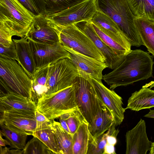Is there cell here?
Masks as SVG:
<instances>
[{
    "label": "cell",
    "mask_w": 154,
    "mask_h": 154,
    "mask_svg": "<svg viewBox=\"0 0 154 154\" xmlns=\"http://www.w3.org/2000/svg\"><path fill=\"white\" fill-rule=\"evenodd\" d=\"M78 71L70 59L64 58L36 71L32 82V96L36 100L72 85Z\"/></svg>",
    "instance_id": "obj_1"
},
{
    "label": "cell",
    "mask_w": 154,
    "mask_h": 154,
    "mask_svg": "<svg viewBox=\"0 0 154 154\" xmlns=\"http://www.w3.org/2000/svg\"><path fill=\"white\" fill-rule=\"evenodd\" d=\"M153 57L140 49L131 50L124 56L113 70L103 75V80L113 90L152 76Z\"/></svg>",
    "instance_id": "obj_2"
},
{
    "label": "cell",
    "mask_w": 154,
    "mask_h": 154,
    "mask_svg": "<svg viewBox=\"0 0 154 154\" xmlns=\"http://www.w3.org/2000/svg\"><path fill=\"white\" fill-rule=\"evenodd\" d=\"M95 3L97 11L107 15L118 25L131 46L143 45L127 0H95Z\"/></svg>",
    "instance_id": "obj_3"
},
{
    "label": "cell",
    "mask_w": 154,
    "mask_h": 154,
    "mask_svg": "<svg viewBox=\"0 0 154 154\" xmlns=\"http://www.w3.org/2000/svg\"><path fill=\"white\" fill-rule=\"evenodd\" d=\"M34 16L17 0H0V24L12 36L24 37Z\"/></svg>",
    "instance_id": "obj_4"
},
{
    "label": "cell",
    "mask_w": 154,
    "mask_h": 154,
    "mask_svg": "<svg viewBox=\"0 0 154 154\" xmlns=\"http://www.w3.org/2000/svg\"><path fill=\"white\" fill-rule=\"evenodd\" d=\"M0 82L7 92L17 94L33 100L32 80L16 60L0 57Z\"/></svg>",
    "instance_id": "obj_5"
},
{
    "label": "cell",
    "mask_w": 154,
    "mask_h": 154,
    "mask_svg": "<svg viewBox=\"0 0 154 154\" xmlns=\"http://www.w3.org/2000/svg\"><path fill=\"white\" fill-rule=\"evenodd\" d=\"M77 69L78 73L75 80L76 103L89 125L101 112L103 105L97 97L90 75Z\"/></svg>",
    "instance_id": "obj_6"
},
{
    "label": "cell",
    "mask_w": 154,
    "mask_h": 154,
    "mask_svg": "<svg viewBox=\"0 0 154 154\" xmlns=\"http://www.w3.org/2000/svg\"><path fill=\"white\" fill-rule=\"evenodd\" d=\"M75 81L73 84L55 94L39 99L37 110L50 120L78 108L75 97Z\"/></svg>",
    "instance_id": "obj_7"
},
{
    "label": "cell",
    "mask_w": 154,
    "mask_h": 154,
    "mask_svg": "<svg viewBox=\"0 0 154 154\" xmlns=\"http://www.w3.org/2000/svg\"><path fill=\"white\" fill-rule=\"evenodd\" d=\"M56 26L59 32L60 42L62 45L105 62V57L93 41L75 25Z\"/></svg>",
    "instance_id": "obj_8"
},
{
    "label": "cell",
    "mask_w": 154,
    "mask_h": 154,
    "mask_svg": "<svg viewBox=\"0 0 154 154\" xmlns=\"http://www.w3.org/2000/svg\"><path fill=\"white\" fill-rule=\"evenodd\" d=\"M97 11L95 0H84L58 12L47 15L56 25L66 26L83 21H91Z\"/></svg>",
    "instance_id": "obj_9"
},
{
    "label": "cell",
    "mask_w": 154,
    "mask_h": 154,
    "mask_svg": "<svg viewBox=\"0 0 154 154\" xmlns=\"http://www.w3.org/2000/svg\"><path fill=\"white\" fill-rule=\"evenodd\" d=\"M28 40L36 70L60 60L70 59L69 53L63 48L60 42L47 44Z\"/></svg>",
    "instance_id": "obj_10"
},
{
    "label": "cell",
    "mask_w": 154,
    "mask_h": 154,
    "mask_svg": "<svg viewBox=\"0 0 154 154\" xmlns=\"http://www.w3.org/2000/svg\"><path fill=\"white\" fill-rule=\"evenodd\" d=\"M24 38L44 44H54L60 42L59 32L56 25L46 15L34 16Z\"/></svg>",
    "instance_id": "obj_11"
},
{
    "label": "cell",
    "mask_w": 154,
    "mask_h": 154,
    "mask_svg": "<svg viewBox=\"0 0 154 154\" xmlns=\"http://www.w3.org/2000/svg\"><path fill=\"white\" fill-rule=\"evenodd\" d=\"M91 77L98 98L111 113L116 126L120 125L124 119L126 110L123 107L122 97L106 87L101 80Z\"/></svg>",
    "instance_id": "obj_12"
},
{
    "label": "cell",
    "mask_w": 154,
    "mask_h": 154,
    "mask_svg": "<svg viewBox=\"0 0 154 154\" xmlns=\"http://www.w3.org/2000/svg\"><path fill=\"white\" fill-rule=\"evenodd\" d=\"M1 111L2 113L0 122L13 130L32 135L37 125L35 112L14 109Z\"/></svg>",
    "instance_id": "obj_13"
},
{
    "label": "cell",
    "mask_w": 154,
    "mask_h": 154,
    "mask_svg": "<svg viewBox=\"0 0 154 154\" xmlns=\"http://www.w3.org/2000/svg\"><path fill=\"white\" fill-rule=\"evenodd\" d=\"M146 128L145 121L140 119L135 127L126 132V154H146L149 150L152 142L148 138Z\"/></svg>",
    "instance_id": "obj_14"
},
{
    "label": "cell",
    "mask_w": 154,
    "mask_h": 154,
    "mask_svg": "<svg viewBox=\"0 0 154 154\" xmlns=\"http://www.w3.org/2000/svg\"><path fill=\"white\" fill-rule=\"evenodd\" d=\"M74 24L89 37L102 53L108 68L113 69L120 64L124 56L117 55L100 39L91 21H83Z\"/></svg>",
    "instance_id": "obj_15"
},
{
    "label": "cell",
    "mask_w": 154,
    "mask_h": 154,
    "mask_svg": "<svg viewBox=\"0 0 154 154\" xmlns=\"http://www.w3.org/2000/svg\"><path fill=\"white\" fill-rule=\"evenodd\" d=\"M63 46L69 53V59L77 68L97 79H103V71L108 67L105 62L80 53L68 47Z\"/></svg>",
    "instance_id": "obj_16"
},
{
    "label": "cell",
    "mask_w": 154,
    "mask_h": 154,
    "mask_svg": "<svg viewBox=\"0 0 154 154\" xmlns=\"http://www.w3.org/2000/svg\"><path fill=\"white\" fill-rule=\"evenodd\" d=\"M103 32L128 49L131 45L118 25L105 14L96 11L91 20Z\"/></svg>",
    "instance_id": "obj_17"
},
{
    "label": "cell",
    "mask_w": 154,
    "mask_h": 154,
    "mask_svg": "<svg viewBox=\"0 0 154 154\" xmlns=\"http://www.w3.org/2000/svg\"><path fill=\"white\" fill-rule=\"evenodd\" d=\"M0 102V111L9 109L33 112L37 110V104L32 99L15 93H1Z\"/></svg>",
    "instance_id": "obj_18"
},
{
    "label": "cell",
    "mask_w": 154,
    "mask_h": 154,
    "mask_svg": "<svg viewBox=\"0 0 154 154\" xmlns=\"http://www.w3.org/2000/svg\"><path fill=\"white\" fill-rule=\"evenodd\" d=\"M13 40L16 49V60L32 79L36 70L28 41L24 37L18 40L13 39Z\"/></svg>",
    "instance_id": "obj_19"
},
{
    "label": "cell",
    "mask_w": 154,
    "mask_h": 154,
    "mask_svg": "<svg viewBox=\"0 0 154 154\" xmlns=\"http://www.w3.org/2000/svg\"><path fill=\"white\" fill-rule=\"evenodd\" d=\"M154 107V90L143 87L132 94L128 100L125 109L138 111Z\"/></svg>",
    "instance_id": "obj_20"
},
{
    "label": "cell",
    "mask_w": 154,
    "mask_h": 154,
    "mask_svg": "<svg viewBox=\"0 0 154 154\" xmlns=\"http://www.w3.org/2000/svg\"><path fill=\"white\" fill-rule=\"evenodd\" d=\"M32 136L42 141L54 154H59L51 120L43 122H37Z\"/></svg>",
    "instance_id": "obj_21"
},
{
    "label": "cell",
    "mask_w": 154,
    "mask_h": 154,
    "mask_svg": "<svg viewBox=\"0 0 154 154\" xmlns=\"http://www.w3.org/2000/svg\"><path fill=\"white\" fill-rule=\"evenodd\" d=\"M134 21L143 45L154 56V22L135 17Z\"/></svg>",
    "instance_id": "obj_22"
},
{
    "label": "cell",
    "mask_w": 154,
    "mask_h": 154,
    "mask_svg": "<svg viewBox=\"0 0 154 154\" xmlns=\"http://www.w3.org/2000/svg\"><path fill=\"white\" fill-rule=\"evenodd\" d=\"M59 154H73V135L67 131L60 122L51 120Z\"/></svg>",
    "instance_id": "obj_23"
},
{
    "label": "cell",
    "mask_w": 154,
    "mask_h": 154,
    "mask_svg": "<svg viewBox=\"0 0 154 154\" xmlns=\"http://www.w3.org/2000/svg\"><path fill=\"white\" fill-rule=\"evenodd\" d=\"M114 122L111 113L103 105L101 111L94 121L89 125V129L94 137L99 136L107 131Z\"/></svg>",
    "instance_id": "obj_24"
},
{
    "label": "cell",
    "mask_w": 154,
    "mask_h": 154,
    "mask_svg": "<svg viewBox=\"0 0 154 154\" xmlns=\"http://www.w3.org/2000/svg\"><path fill=\"white\" fill-rule=\"evenodd\" d=\"M134 17L154 22V0H127Z\"/></svg>",
    "instance_id": "obj_25"
},
{
    "label": "cell",
    "mask_w": 154,
    "mask_h": 154,
    "mask_svg": "<svg viewBox=\"0 0 154 154\" xmlns=\"http://www.w3.org/2000/svg\"><path fill=\"white\" fill-rule=\"evenodd\" d=\"M90 135L88 123L84 122L73 134V154H87Z\"/></svg>",
    "instance_id": "obj_26"
},
{
    "label": "cell",
    "mask_w": 154,
    "mask_h": 154,
    "mask_svg": "<svg viewBox=\"0 0 154 154\" xmlns=\"http://www.w3.org/2000/svg\"><path fill=\"white\" fill-rule=\"evenodd\" d=\"M0 134L4 136L9 143L11 148L23 150L26 145V141L28 135L26 133L13 130L0 122Z\"/></svg>",
    "instance_id": "obj_27"
},
{
    "label": "cell",
    "mask_w": 154,
    "mask_h": 154,
    "mask_svg": "<svg viewBox=\"0 0 154 154\" xmlns=\"http://www.w3.org/2000/svg\"><path fill=\"white\" fill-rule=\"evenodd\" d=\"M94 29L100 39L117 55L124 56L129 53L130 50L118 43L92 23Z\"/></svg>",
    "instance_id": "obj_28"
},
{
    "label": "cell",
    "mask_w": 154,
    "mask_h": 154,
    "mask_svg": "<svg viewBox=\"0 0 154 154\" xmlns=\"http://www.w3.org/2000/svg\"><path fill=\"white\" fill-rule=\"evenodd\" d=\"M84 0H45L47 15L58 12L75 5Z\"/></svg>",
    "instance_id": "obj_29"
},
{
    "label": "cell",
    "mask_w": 154,
    "mask_h": 154,
    "mask_svg": "<svg viewBox=\"0 0 154 154\" xmlns=\"http://www.w3.org/2000/svg\"><path fill=\"white\" fill-rule=\"evenodd\" d=\"M23 150L24 154H54L42 141L35 136L28 142Z\"/></svg>",
    "instance_id": "obj_30"
},
{
    "label": "cell",
    "mask_w": 154,
    "mask_h": 154,
    "mask_svg": "<svg viewBox=\"0 0 154 154\" xmlns=\"http://www.w3.org/2000/svg\"><path fill=\"white\" fill-rule=\"evenodd\" d=\"M107 134L93 137L91 134L87 154H103L106 143Z\"/></svg>",
    "instance_id": "obj_31"
},
{
    "label": "cell",
    "mask_w": 154,
    "mask_h": 154,
    "mask_svg": "<svg viewBox=\"0 0 154 154\" xmlns=\"http://www.w3.org/2000/svg\"><path fill=\"white\" fill-rule=\"evenodd\" d=\"M35 16L47 14L45 0H17Z\"/></svg>",
    "instance_id": "obj_32"
},
{
    "label": "cell",
    "mask_w": 154,
    "mask_h": 154,
    "mask_svg": "<svg viewBox=\"0 0 154 154\" xmlns=\"http://www.w3.org/2000/svg\"><path fill=\"white\" fill-rule=\"evenodd\" d=\"M66 121L70 132L72 135L82 122H87L78 108L69 112V115Z\"/></svg>",
    "instance_id": "obj_33"
},
{
    "label": "cell",
    "mask_w": 154,
    "mask_h": 154,
    "mask_svg": "<svg viewBox=\"0 0 154 154\" xmlns=\"http://www.w3.org/2000/svg\"><path fill=\"white\" fill-rule=\"evenodd\" d=\"M0 56L4 58L16 60V49L14 41L8 46L0 44Z\"/></svg>",
    "instance_id": "obj_34"
},
{
    "label": "cell",
    "mask_w": 154,
    "mask_h": 154,
    "mask_svg": "<svg viewBox=\"0 0 154 154\" xmlns=\"http://www.w3.org/2000/svg\"><path fill=\"white\" fill-rule=\"evenodd\" d=\"M12 36L8 30L0 24V44L5 46H9L13 42Z\"/></svg>",
    "instance_id": "obj_35"
},
{
    "label": "cell",
    "mask_w": 154,
    "mask_h": 154,
    "mask_svg": "<svg viewBox=\"0 0 154 154\" xmlns=\"http://www.w3.org/2000/svg\"><path fill=\"white\" fill-rule=\"evenodd\" d=\"M114 122L106 132L107 134L106 144L115 146L117 143V137L119 132L118 129L115 128Z\"/></svg>",
    "instance_id": "obj_36"
},
{
    "label": "cell",
    "mask_w": 154,
    "mask_h": 154,
    "mask_svg": "<svg viewBox=\"0 0 154 154\" xmlns=\"http://www.w3.org/2000/svg\"><path fill=\"white\" fill-rule=\"evenodd\" d=\"M0 146L1 154H24L23 150L11 149L10 150L7 147L2 148Z\"/></svg>",
    "instance_id": "obj_37"
},
{
    "label": "cell",
    "mask_w": 154,
    "mask_h": 154,
    "mask_svg": "<svg viewBox=\"0 0 154 154\" xmlns=\"http://www.w3.org/2000/svg\"><path fill=\"white\" fill-rule=\"evenodd\" d=\"M37 122H43L49 121L43 114L37 110L35 112Z\"/></svg>",
    "instance_id": "obj_38"
},
{
    "label": "cell",
    "mask_w": 154,
    "mask_h": 154,
    "mask_svg": "<svg viewBox=\"0 0 154 154\" xmlns=\"http://www.w3.org/2000/svg\"><path fill=\"white\" fill-rule=\"evenodd\" d=\"M116 154L115 146L106 143L104 150L103 154Z\"/></svg>",
    "instance_id": "obj_39"
},
{
    "label": "cell",
    "mask_w": 154,
    "mask_h": 154,
    "mask_svg": "<svg viewBox=\"0 0 154 154\" xmlns=\"http://www.w3.org/2000/svg\"><path fill=\"white\" fill-rule=\"evenodd\" d=\"M58 118L59 120V122L63 128L67 131L70 133L67 124L66 120L60 116Z\"/></svg>",
    "instance_id": "obj_40"
},
{
    "label": "cell",
    "mask_w": 154,
    "mask_h": 154,
    "mask_svg": "<svg viewBox=\"0 0 154 154\" xmlns=\"http://www.w3.org/2000/svg\"><path fill=\"white\" fill-rule=\"evenodd\" d=\"M0 146H5L6 145H9L8 142L6 139H4L2 138V136L1 134H0Z\"/></svg>",
    "instance_id": "obj_41"
},
{
    "label": "cell",
    "mask_w": 154,
    "mask_h": 154,
    "mask_svg": "<svg viewBox=\"0 0 154 154\" xmlns=\"http://www.w3.org/2000/svg\"><path fill=\"white\" fill-rule=\"evenodd\" d=\"M144 116L147 118H154V109L151 110L150 109L149 113L145 115Z\"/></svg>",
    "instance_id": "obj_42"
},
{
    "label": "cell",
    "mask_w": 154,
    "mask_h": 154,
    "mask_svg": "<svg viewBox=\"0 0 154 154\" xmlns=\"http://www.w3.org/2000/svg\"><path fill=\"white\" fill-rule=\"evenodd\" d=\"M149 151V154H154V142H152Z\"/></svg>",
    "instance_id": "obj_43"
}]
</instances>
